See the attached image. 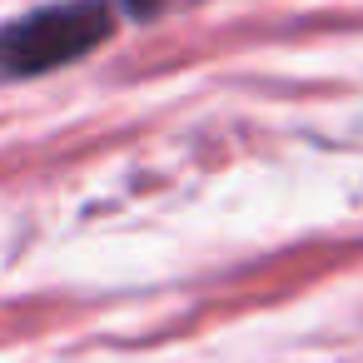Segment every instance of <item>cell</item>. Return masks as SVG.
I'll list each match as a JSON object with an SVG mask.
<instances>
[{"label": "cell", "instance_id": "1", "mask_svg": "<svg viewBox=\"0 0 363 363\" xmlns=\"http://www.w3.org/2000/svg\"><path fill=\"white\" fill-rule=\"evenodd\" d=\"M110 0H55L30 16H16L0 26V75L6 80H35L50 70H65L85 55H95L115 35Z\"/></svg>", "mask_w": 363, "mask_h": 363}, {"label": "cell", "instance_id": "2", "mask_svg": "<svg viewBox=\"0 0 363 363\" xmlns=\"http://www.w3.org/2000/svg\"><path fill=\"white\" fill-rule=\"evenodd\" d=\"M184 6H199V0H120V11L130 21H155V16H174Z\"/></svg>", "mask_w": 363, "mask_h": 363}]
</instances>
